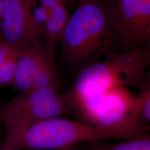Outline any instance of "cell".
I'll return each instance as SVG.
<instances>
[{
	"label": "cell",
	"instance_id": "7",
	"mask_svg": "<svg viewBox=\"0 0 150 150\" xmlns=\"http://www.w3.org/2000/svg\"><path fill=\"white\" fill-rule=\"evenodd\" d=\"M38 0H7L1 22L2 36L21 51L42 40L43 25L34 16Z\"/></svg>",
	"mask_w": 150,
	"mask_h": 150
},
{
	"label": "cell",
	"instance_id": "14",
	"mask_svg": "<svg viewBox=\"0 0 150 150\" xmlns=\"http://www.w3.org/2000/svg\"><path fill=\"white\" fill-rule=\"evenodd\" d=\"M66 1L69 7H70L71 10H74L78 0H66Z\"/></svg>",
	"mask_w": 150,
	"mask_h": 150
},
{
	"label": "cell",
	"instance_id": "4",
	"mask_svg": "<svg viewBox=\"0 0 150 150\" xmlns=\"http://www.w3.org/2000/svg\"><path fill=\"white\" fill-rule=\"evenodd\" d=\"M59 88L45 86L20 92L0 107V120L7 129L72 114Z\"/></svg>",
	"mask_w": 150,
	"mask_h": 150
},
{
	"label": "cell",
	"instance_id": "18",
	"mask_svg": "<svg viewBox=\"0 0 150 150\" xmlns=\"http://www.w3.org/2000/svg\"><path fill=\"white\" fill-rule=\"evenodd\" d=\"M0 149H1V147H0Z\"/></svg>",
	"mask_w": 150,
	"mask_h": 150
},
{
	"label": "cell",
	"instance_id": "13",
	"mask_svg": "<svg viewBox=\"0 0 150 150\" xmlns=\"http://www.w3.org/2000/svg\"><path fill=\"white\" fill-rule=\"evenodd\" d=\"M7 0H0V37H2L1 34V22H2V19L4 15V12L6 6L7 5Z\"/></svg>",
	"mask_w": 150,
	"mask_h": 150
},
{
	"label": "cell",
	"instance_id": "1",
	"mask_svg": "<svg viewBox=\"0 0 150 150\" xmlns=\"http://www.w3.org/2000/svg\"><path fill=\"white\" fill-rule=\"evenodd\" d=\"M57 63L75 77L116 51L108 0H78L59 41Z\"/></svg>",
	"mask_w": 150,
	"mask_h": 150
},
{
	"label": "cell",
	"instance_id": "19",
	"mask_svg": "<svg viewBox=\"0 0 150 150\" xmlns=\"http://www.w3.org/2000/svg\"></svg>",
	"mask_w": 150,
	"mask_h": 150
},
{
	"label": "cell",
	"instance_id": "9",
	"mask_svg": "<svg viewBox=\"0 0 150 150\" xmlns=\"http://www.w3.org/2000/svg\"><path fill=\"white\" fill-rule=\"evenodd\" d=\"M42 7L47 13V20L43 25V41L57 48L71 16L69 6L66 0H50Z\"/></svg>",
	"mask_w": 150,
	"mask_h": 150
},
{
	"label": "cell",
	"instance_id": "11",
	"mask_svg": "<svg viewBox=\"0 0 150 150\" xmlns=\"http://www.w3.org/2000/svg\"><path fill=\"white\" fill-rule=\"evenodd\" d=\"M139 95L135 97L132 108L134 118L149 124L150 121V74L147 72L143 84L139 89Z\"/></svg>",
	"mask_w": 150,
	"mask_h": 150
},
{
	"label": "cell",
	"instance_id": "12",
	"mask_svg": "<svg viewBox=\"0 0 150 150\" xmlns=\"http://www.w3.org/2000/svg\"><path fill=\"white\" fill-rule=\"evenodd\" d=\"M92 142L90 150H150V137L148 134L117 143Z\"/></svg>",
	"mask_w": 150,
	"mask_h": 150
},
{
	"label": "cell",
	"instance_id": "15",
	"mask_svg": "<svg viewBox=\"0 0 150 150\" xmlns=\"http://www.w3.org/2000/svg\"><path fill=\"white\" fill-rule=\"evenodd\" d=\"M0 150H16V149H12V148H9V147H4L3 148H1Z\"/></svg>",
	"mask_w": 150,
	"mask_h": 150
},
{
	"label": "cell",
	"instance_id": "16",
	"mask_svg": "<svg viewBox=\"0 0 150 150\" xmlns=\"http://www.w3.org/2000/svg\"><path fill=\"white\" fill-rule=\"evenodd\" d=\"M70 148H67V149H61V150H70Z\"/></svg>",
	"mask_w": 150,
	"mask_h": 150
},
{
	"label": "cell",
	"instance_id": "6",
	"mask_svg": "<svg viewBox=\"0 0 150 150\" xmlns=\"http://www.w3.org/2000/svg\"><path fill=\"white\" fill-rule=\"evenodd\" d=\"M56 50L41 40L21 51L12 86L20 92L45 86L59 88Z\"/></svg>",
	"mask_w": 150,
	"mask_h": 150
},
{
	"label": "cell",
	"instance_id": "5",
	"mask_svg": "<svg viewBox=\"0 0 150 150\" xmlns=\"http://www.w3.org/2000/svg\"><path fill=\"white\" fill-rule=\"evenodd\" d=\"M116 51L150 45V0H109Z\"/></svg>",
	"mask_w": 150,
	"mask_h": 150
},
{
	"label": "cell",
	"instance_id": "2",
	"mask_svg": "<svg viewBox=\"0 0 150 150\" xmlns=\"http://www.w3.org/2000/svg\"><path fill=\"white\" fill-rule=\"evenodd\" d=\"M149 125L132 120L112 127H101L63 117L7 129L4 146L15 149L61 150L82 142L129 139L147 134Z\"/></svg>",
	"mask_w": 150,
	"mask_h": 150
},
{
	"label": "cell",
	"instance_id": "10",
	"mask_svg": "<svg viewBox=\"0 0 150 150\" xmlns=\"http://www.w3.org/2000/svg\"><path fill=\"white\" fill-rule=\"evenodd\" d=\"M20 51L0 37V83L13 85Z\"/></svg>",
	"mask_w": 150,
	"mask_h": 150
},
{
	"label": "cell",
	"instance_id": "8",
	"mask_svg": "<svg viewBox=\"0 0 150 150\" xmlns=\"http://www.w3.org/2000/svg\"><path fill=\"white\" fill-rule=\"evenodd\" d=\"M135 97L125 86L90 94L85 121L108 127L136 119L131 113Z\"/></svg>",
	"mask_w": 150,
	"mask_h": 150
},
{
	"label": "cell",
	"instance_id": "3",
	"mask_svg": "<svg viewBox=\"0 0 150 150\" xmlns=\"http://www.w3.org/2000/svg\"><path fill=\"white\" fill-rule=\"evenodd\" d=\"M150 64V45L115 51L76 76L67 96L102 92L119 86L139 90Z\"/></svg>",
	"mask_w": 150,
	"mask_h": 150
},
{
	"label": "cell",
	"instance_id": "17",
	"mask_svg": "<svg viewBox=\"0 0 150 150\" xmlns=\"http://www.w3.org/2000/svg\"><path fill=\"white\" fill-rule=\"evenodd\" d=\"M1 83H0V88H1Z\"/></svg>",
	"mask_w": 150,
	"mask_h": 150
}]
</instances>
